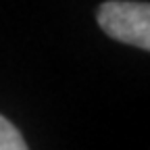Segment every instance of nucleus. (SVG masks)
<instances>
[{
    "mask_svg": "<svg viewBox=\"0 0 150 150\" xmlns=\"http://www.w3.org/2000/svg\"><path fill=\"white\" fill-rule=\"evenodd\" d=\"M100 29L117 42L150 50V6L148 2L108 0L98 8Z\"/></svg>",
    "mask_w": 150,
    "mask_h": 150,
    "instance_id": "f257e3e1",
    "label": "nucleus"
},
{
    "mask_svg": "<svg viewBox=\"0 0 150 150\" xmlns=\"http://www.w3.org/2000/svg\"><path fill=\"white\" fill-rule=\"evenodd\" d=\"M0 150H29L21 131L0 115Z\"/></svg>",
    "mask_w": 150,
    "mask_h": 150,
    "instance_id": "f03ea898",
    "label": "nucleus"
}]
</instances>
